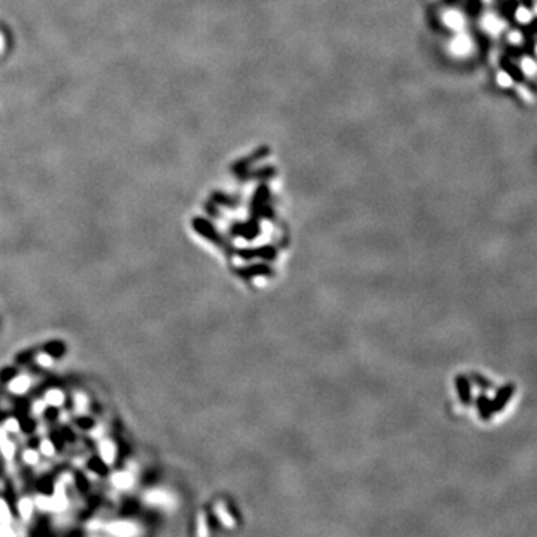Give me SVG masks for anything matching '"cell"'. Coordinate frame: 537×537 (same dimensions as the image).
I'll return each instance as SVG.
<instances>
[{
    "instance_id": "cell-1",
    "label": "cell",
    "mask_w": 537,
    "mask_h": 537,
    "mask_svg": "<svg viewBox=\"0 0 537 537\" xmlns=\"http://www.w3.org/2000/svg\"><path fill=\"white\" fill-rule=\"evenodd\" d=\"M108 531L115 536L127 537V536H133L136 533V528L133 527V524H129V522H114L108 525Z\"/></svg>"
},
{
    "instance_id": "cell-2",
    "label": "cell",
    "mask_w": 537,
    "mask_h": 537,
    "mask_svg": "<svg viewBox=\"0 0 537 537\" xmlns=\"http://www.w3.org/2000/svg\"><path fill=\"white\" fill-rule=\"evenodd\" d=\"M112 482L119 489H127V488H130L133 485V476L130 473H127V472L116 473L112 477Z\"/></svg>"
},
{
    "instance_id": "cell-3",
    "label": "cell",
    "mask_w": 537,
    "mask_h": 537,
    "mask_svg": "<svg viewBox=\"0 0 537 537\" xmlns=\"http://www.w3.org/2000/svg\"><path fill=\"white\" fill-rule=\"evenodd\" d=\"M29 387H30V377H27V376H18L9 384L11 391L16 392V394L26 392L29 390Z\"/></svg>"
},
{
    "instance_id": "cell-4",
    "label": "cell",
    "mask_w": 537,
    "mask_h": 537,
    "mask_svg": "<svg viewBox=\"0 0 537 537\" xmlns=\"http://www.w3.org/2000/svg\"><path fill=\"white\" fill-rule=\"evenodd\" d=\"M100 455L105 463L111 464L115 460V446L111 440H105L100 443Z\"/></svg>"
},
{
    "instance_id": "cell-5",
    "label": "cell",
    "mask_w": 537,
    "mask_h": 537,
    "mask_svg": "<svg viewBox=\"0 0 537 537\" xmlns=\"http://www.w3.org/2000/svg\"><path fill=\"white\" fill-rule=\"evenodd\" d=\"M0 449L3 451V454L8 456V458L14 456V445L8 440V437H6L3 430H0Z\"/></svg>"
},
{
    "instance_id": "cell-6",
    "label": "cell",
    "mask_w": 537,
    "mask_h": 537,
    "mask_svg": "<svg viewBox=\"0 0 537 537\" xmlns=\"http://www.w3.org/2000/svg\"><path fill=\"white\" fill-rule=\"evenodd\" d=\"M63 392L58 391V390H51L47 392V402L52 406H60L63 403Z\"/></svg>"
},
{
    "instance_id": "cell-7",
    "label": "cell",
    "mask_w": 537,
    "mask_h": 537,
    "mask_svg": "<svg viewBox=\"0 0 537 537\" xmlns=\"http://www.w3.org/2000/svg\"><path fill=\"white\" fill-rule=\"evenodd\" d=\"M32 510H33V503L30 500H21V503H19V513H21L23 520H29L30 515H32Z\"/></svg>"
},
{
    "instance_id": "cell-8",
    "label": "cell",
    "mask_w": 537,
    "mask_h": 537,
    "mask_svg": "<svg viewBox=\"0 0 537 537\" xmlns=\"http://www.w3.org/2000/svg\"><path fill=\"white\" fill-rule=\"evenodd\" d=\"M11 521V515H9V509L6 506V503L3 500H0V522L2 524H8Z\"/></svg>"
},
{
    "instance_id": "cell-9",
    "label": "cell",
    "mask_w": 537,
    "mask_h": 537,
    "mask_svg": "<svg viewBox=\"0 0 537 537\" xmlns=\"http://www.w3.org/2000/svg\"><path fill=\"white\" fill-rule=\"evenodd\" d=\"M146 500H148L149 503H155V504H158V503H163V502H164V495H163L162 492H158V491H155V492H149V494L146 495Z\"/></svg>"
},
{
    "instance_id": "cell-10",
    "label": "cell",
    "mask_w": 537,
    "mask_h": 537,
    "mask_svg": "<svg viewBox=\"0 0 537 537\" xmlns=\"http://www.w3.org/2000/svg\"><path fill=\"white\" fill-rule=\"evenodd\" d=\"M23 458H24V461H26V463H29V464H36V463H37V460H39V456H37V454H36L34 451H26V452H24V455H23Z\"/></svg>"
},
{
    "instance_id": "cell-11",
    "label": "cell",
    "mask_w": 537,
    "mask_h": 537,
    "mask_svg": "<svg viewBox=\"0 0 537 537\" xmlns=\"http://www.w3.org/2000/svg\"><path fill=\"white\" fill-rule=\"evenodd\" d=\"M41 451H42V454H44V455L49 456V455H52V454H54V446H52V443H51L49 440H44V442L41 443Z\"/></svg>"
},
{
    "instance_id": "cell-12",
    "label": "cell",
    "mask_w": 537,
    "mask_h": 537,
    "mask_svg": "<svg viewBox=\"0 0 537 537\" xmlns=\"http://www.w3.org/2000/svg\"><path fill=\"white\" fill-rule=\"evenodd\" d=\"M36 361L39 363V364H41V366H51V363H52V360H51V355L49 354H41V355H39L37 358H36Z\"/></svg>"
},
{
    "instance_id": "cell-13",
    "label": "cell",
    "mask_w": 537,
    "mask_h": 537,
    "mask_svg": "<svg viewBox=\"0 0 537 537\" xmlns=\"http://www.w3.org/2000/svg\"><path fill=\"white\" fill-rule=\"evenodd\" d=\"M76 409L79 412H82L87 409V399L84 395H76Z\"/></svg>"
},
{
    "instance_id": "cell-14",
    "label": "cell",
    "mask_w": 537,
    "mask_h": 537,
    "mask_svg": "<svg viewBox=\"0 0 537 537\" xmlns=\"http://www.w3.org/2000/svg\"><path fill=\"white\" fill-rule=\"evenodd\" d=\"M6 430H8V431H16V430H18V424H16L15 421H9V423L6 424Z\"/></svg>"
},
{
    "instance_id": "cell-15",
    "label": "cell",
    "mask_w": 537,
    "mask_h": 537,
    "mask_svg": "<svg viewBox=\"0 0 537 537\" xmlns=\"http://www.w3.org/2000/svg\"><path fill=\"white\" fill-rule=\"evenodd\" d=\"M12 531L6 528V525H0V536H11Z\"/></svg>"
},
{
    "instance_id": "cell-16",
    "label": "cell",
    "mask_w": 537,
    "mask_h": 537,
    "mask_svg": "<svg viewBox=\"0 0 537 537\" xmlns=\"http://www.w3.org/2000/svg\"><path fill=\"white\" fill-rule=\"evenodd\" d=\"M42 409H44V403H37V405H34V410L41 412Z\"/></svg>"
}]
</instances>
